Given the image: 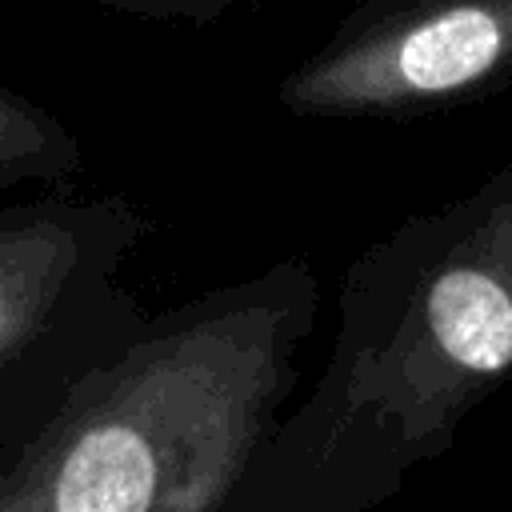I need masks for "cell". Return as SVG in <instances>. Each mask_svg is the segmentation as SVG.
<instances>
[{"instance_id": "4", "label": "cell", "mask_w": 512, "mask_h": 512, "mask_svg": "<svg viewBox=\"0 0 512 512\" xmlns=\"http://www.w3.org/2000/svg\"><path fill=\"white\" fill-rule=\"evenodd\" d=\"M508 88L512 0H356L272 96L300 120H420Z\"/></svg>"}, {"instance_id": "2", "label": "cell", "mask_w": 512, "mask_h": 512, "mask_svg": "<svg viewBox=\"0 0 512 512\" xmlns=\"http://www.w3.org/2000/svg\"><path fill=\"white\" fill-rule=\"evenodd\" d=\"M316 316L304 256L152 312L36 440L0 452V512H232Z\"/></svg>"}, {"instance_id": "5", "label": "cell", "mask_w": 512, "mask_h": 512, "mask_svg": "<svg viewBox=\"0 0 512 512\" xmlns=\"http://www.w3.org/2000/svg\"><path fill=\"white\" fill-rule=\"evenodd\" d=\"M84 172L80 136L32 96L0 84V188L68 184Z\"/></svg>"}, {"instance_id": "3", "label": "cell", "mask_w": 512, "mask_h": 512, "mask_svg": "<svg viewBox=\"0 0 512 512\" xmlns=\"http://www.w3.org/2000/svg\"><path fill=\"white\" fill-rule=\"evenodd\" d=\"M152 220L120 192L0 212V452L36 440L152 312L124 284Z\"/></svg>"}, {"instance_id": "1", "label": "cell", "mask_w": 512, "mask_h": 512, "mask_svg": "<svg viewBox=\"0 0 512 512\" xmlns=\"http://www.w3.org/2000/svg\"><path fill=\"white\" fill-rule=\"evenodd\" d=\"M512 376V160L400 220L344 272L312 392L232 512H376Z\"/></svg>"}, {"instance_id": "6", "label": "cell", "mask_w": 512, "mask_h": 512, "mask_svg": "<svg viewBox=\"0 0 512 512\" xmlns=\"http://www.w3.org/2000/svg\"><path fill=\"white\" fill-rule=\"evenodd\" d=\"M104 12H120V16H136V20H188V24H208L220 20L232 8L256 4V0H80Z\"/></svg>"}, {"instance_id": "7", "label": "cell", "mask_w": 512, "mask_h": 512, "mask_svg": "<svg viewBox=\"0 0 512 512\" xmlns=\"http://www.w3.org/2000/svg\"><path fill=\"white\" fill-rule=\"evenodd\" d=\"M0 212H4V208H0Z\"/></svg>"}]
</instances>
